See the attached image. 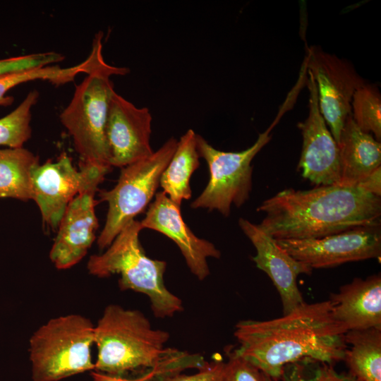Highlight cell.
<instances>
[{
	"instance_id": "obj_1",
	"label": "cell",
	"mask_w": 381,
	"mask_h": 381,
	"mask_svg": "<svg viewBox=\"0 0 381 381\" xmlns=\"http://www.w3.org/2000/svg\"><path fill=\"white\" fill-rule=\"evenodd\" d=\"M346 332L333 316L329 301L303 303L270 320H246L236 325L234 352L274 381L284 368L311 360L333 365L343 361Z\"/></svg>"
},
{
	"instance_id": "obj_2",
	"label": "cell",
	"mask_w": 381,
	"mask_h": 381,
	"mask_svg": "<svg viewBox=\"0 0 381 381\" xmlns=\"http://www.w3.org/2000/svg\"><path fill=\"white\" fill-rule=\"evenodd\" d=\"M259 226L274 239L318 238L361 226H381V196L358 187L287 188L264 200Z\"/></svg>"
},
{
	"instance_id": "obj_3",
	"label": "cell",
	"mask_w": 381,
	"mask_h": 381,
	"mask_svg": "<svg viewBox=\"0 0 381 381\" xmlns=\"http://www.w3.org/2000/svg\"><path fill=\"white\" fill-rule=\"evenodd\" d=\"M169 339L168 332L154 329L140 310L109 304L95 325L94 370L122 377L147 371L176 351L165 346Z\"/></svg>"
},
{
	"instance_id": "obj_4",
	"label": "cell",
	"mask_w": 381,
	"mask_h": 381,
	"mask_svg": "<svg viewBox=\"0 0 381 381\" xmlns=\"http://www.w3.org/2000/svg\"><path fill=\"white\" fill-rule=\"evenodd\" d=\"M142 229L140 222H129L104 253L90 257L87 269L90 274L98 277L119 274L122 290L146 295L155 317H171L183 310L181 300L164 284L167 263L145 255L139 241Z\"/></svg>"
},
{
	"instance_id": "obj_5",
	"label": "cell",
	"mask_w": 381,
	"mask_h": 381,
	"mask_svg": "<svg viewBox=\"0 0 381 381\" xmlns=\"http://www.w3.org/2000/svg\"><path fill=\"white\" fill-rule=\"evenodd\" d=\"M129 70L106 63L102 57L76 86L60 120L73 138L81 161L111 169L106 138L109 103L114 92L111 76L123 75Z\"/></svg>"
},
{
	"instance_id": "obj_6",
	"label": "cell",
	"mask_w": 381,
	"mask_h": 381,
	"mask_svg": "<svg viewBox=\"0 0 381 381\" xmlns=\"http://www.w3.org/2000/svg\"><path fill=\"white\" fill-rule=\"evenodd\" d=\"M94 330L92 322L78 314L56 317L40 326L29 341L33 381H59L94 370Z\"/></svg>"
},
{
	"instance_id": "obj_7",
	"label": "cell",
	"mask_w": 381,
	"mask_h": 381,
	"mask_svg": "<svg viewBox=\"0 0 381 381\" xmlns=\"http://www.w3.org/2000/svg\"><path fill=\"white\" fill-rule=\"evenodd\" d=\"M178 140L171 138L149 157L121 168L116 185L99 191L108 203L106 222L98 238L99 249L107 248L121 229L147 206L159 186Z\"/></svg>"
},
{
	"instance_id": "obj_8",
	"label": "cell",
	"mask_w": 381,
	"mask_h": 381,
	"mask_svg": "<svg viewBox=\"0 0 381 381\" xmlns=\"http://www.w3.org/2000/svg\"><path fill=\"white\" fill-rule=\"evenodd\" d=\"M277 122L274 121L269 128L259 134L253 145L241 152L217 150L197 134L198 152L208 165L210 180L190 207L215 210L228 217L232 205L237 207L243 205L248 200L252 188L251 162L270 140V133Z\"/></svg>"
},
{
	"instance_id": "obj_9",
	"label": "cell",
	"mask_w": 381,
	"mask_h": 381,
	"mask_svg": "<svg viewBox=\"0 0 381 381\" xmlns=\"http://www.w3.org/2000/svg\"><path fill=\"white\" fill-rule=\"evenodd\" d=\"M109 171L82 161L77 170L66 152L55 162L39 164L32 174V200L40 209L43 222L58 229L71 200L83 190L98 188Z\"/></svg>"
},
{
	"instance_id": "obj_10",
	"label": "cell",
	"mask_w": 381,
	"mask_h": 381,
	"mask_svg": "<svg viewBox=\"0 0 381 381\" xmlns=\"http://www.w3.org/2000/svg\"><path fill=\"white\" fill-rule=\"evenodd\" d=\"M305 61L315 81L320 113L338 143L353 95L366 83L350 62L318 48H309Z\"/></svg>"
},
{
	"instance_id": "obj_11",
	"label": "cell",
	"mask_w": 381,
	"mask_h": 381,
	"mask_svg": "<svg viewBox=\"0 0 381 381\" xmlns=\"http://www.w3.org/2000/svg\"><path fill=\"white\" fill-rule=\"evenodd\" d=\"M276 242L294 258L312 269L327 268L380 258L381 227L361 226L318 238L277 239Z\"/></svg>"
},
{
	"instance_id": "obj_12",
	"label": "cell",
	"mask_w": 381,
	"mask_h": 381,
	"mask_svg": "<svg viewBox=\"0 0 381 381\" xmlns=\"http://www.w3.org/2000/svg\"><path fill=\"white\" fill-rule=\"evenodd\" d=\"M307 72L309 112L307 119L298 123L303 136L298 169L304 179L317 186H339L341 179L339 146L320 113L314 78L310 72Z\"/></svg>"
},
{
	"instance_id": "obj_13",
	"label": "cell",
	"mask_w": 381,
	"mask_h": 381,
	"mask_svg": "<svg viewBox=\"0 0 381 381\" xmlns=\"http://www.w3.org/2000/svg\"><path fill=\"white\" fill-rule=\"evenodd\" d=\"M152 119L147 107H137L114 92L106 126L111 167L122 168L153 153L150 145Z\"/></svg>"
},
{
	"instance_id": "obj_14",
	"label": "cell",
	"mask_w": 381,
	"mask_h": 381,
	"mask_svg": "<svg viewBox=\"0 0 381 381\" xmlns=\"http://www.w3.org/2000/svg\"><path fill=\"white\" fill-rule=\"evenodd\" d=\"M238 225L256 250L253 257L256 267L268 275L280 296L283 315L305 303L297 277L301 274L310 275L313 269L287 253L258 224L240 218Z\"/></svg>"
},
{
	"instance_id": "obj_15",
	"label": "cell",
	"mask_w": 381,
	"mask_h": 381,
	"mask_svg": "<svg viewBox=\"0 0 381 381\" xmlns=\"http://www.w3.org/2000/svg\"><path fill=\"white\" fill-rule=\"evenodd\" d=\"M143 229H150L171 238L180 249L190 272L203 280L210 274L208 258H219L220 251L211 242L196 236L184 222L180 206L164 191L155 194L145 218Z\"/></svg>"
},
{
	"instance_id": "obj_16",
	"label": "cell",
	"mask_w": 381,
	"mask_h": 381,
	"mask_svg": "<svg viewBox=\"0 0 381 381\" xmlns=\"http://www.w3.org/2000/svg\"><path fill=\"white\" fill-rule=\"evenodd\" d=\"M97 187L80 192L68 205L58 227L49 258L59 270L78 264L95 240L98 220L95 214Z\"/></svg>"
},
{
	"instance_id": "obj_17",
	"label": "cell",
	"mask_w": 381,
	"mask_h": 381,
	"mask_svg": "<svg viewBox=\"0 0 381 381\" xmlns=\"http://www.w3.org/2000/svg\"><path fill=\"white\" fill-rule=\"evenodd\" d=\"M335 320L345 330L381 329V276L354 278L329 297Z\"/></svg>"
},
{
	"instance_id": "obj_18",
	"label": "cell",
	"mask_w": 381,
	"mask_h": 381,
	"mask_svg": "<svg viewBox=\"0 0 381 381\" xmlns=\"http://www.w3.org/2000/svg\"><path fill=\"white\" fill-rule=\"evenodd\" d=\"M341 164L339 186H358L381 167V143L370 133L362 131L351 113L347 116L338 142Z\"/></svg>"
},
{
	"instance_id": "obj_19",
	"label": "cell",
	"mask_w": 381,
	"mask_h": 381,
	"mask_svg": "<svg viewBox=\"0 0 381 381\" xmlns=\"http://www.w3.org/2000/svg\"><path fill=\"white\" fill-rule=\"evenodd\" d=\"M197 133L188 129L178 140L176 148L160 179L159 186L177 205L190 198V179L200 165Z\"/></svg>"
},
{
	"instance_id": "obj_20",
	"label": "cell",
	"mask_w": 381,
	"mask_h": 381,
	"mask_svg": "<svg viewBox=\"0 0 381 381\" xmlns=\"http://www.w3.org/2000/svg\"><path fill=\"white\" fill-rule=\"evenodd\" d=\"M343 361L355 381H381V329L349 330Z\"/></svg>"
},
{
	"instance_id": "obj_21",
	"label": "cell",
	"mask_w": 381,
	"mask_h": 381,
	"mask_svg": "<svg viewBox=\"0 0 381 381\" xmlns=\"http://www.w3.org/2000/svg\"><path fill=\"white\" fill-rule=\"evenodd\" d=\"M39 157L23 148L0 149V198L32 200V174Z\"/></svg>"
},
{
	"instance_id": "obj_22",
	"label": "cell",
	"mask_w": 381,
	"mask_h": 381,
	"mask_svg": "<svg viewBox=\"0 0 381 381\" xmlns=\"http://www.w3.org/2000/svg\"><path fill=\"white\" fill-rule=\"evenodd\" d=\"M95 57L89 54L82 63L71 67L62 68L56 65L49 66L23 73L0 76V104H10L12 97H6V93L15 86L35 80H47L55 85L71 82L81 73H88L95 66Z\"/></svg>"
},
{
	"instance_id": "obj_23",
	"label": "cell",
	"mask_w": 381,
	"mask_h": 381,
	"mask_svg": "<svg viewBox=\"0 0 381 381\" xmlns=\"http://www.w3.org/2000/svg\"><path fill=\"white\" fill-rule=\"evenodd\" d=\"M206 361L200 354L189 353L176 349L167 359L157 366L140 373L133 378L92 371V381H171L177 375L188 368L201 369Z\"/></svg>"
},
{
	"instance_id": "obj_24",
	"label": "cell",
	"mask_w": 381,
	"mask_h": 381,
	"mask_svg": "<svg viewBox=\"0 0 381 381\" xmlns=\"http://www.w3.org/2000/svg\"><path fill=\"white\" fill-rule=\"evenodd\" d=\"M38 97L37 90L30 91L13 111L0 119V145L20 148L30 139L32 109Z\"/></svg>"
},
{
	"instance_id": "obj_25",
	"label": "cell",
	"mask_w": 381,
	"mask_h": 381,
	"mask_svg": "<svg viewBox=\"0 0 381 381\" xmlns=\"http://www.w3.org/2000/svg\"><path fill=\"white\" fill-rule=\"evenodd\" d=\"M351 114L358 127L363 132L373 133L381 140V95L377 87L365 83L353 94Z\"/></svg>"
},
{
	"instance_id": "obj_26",
	"label": "cell",
	"mask_w": 381,
	"mask_h": 381,
	"mask_svg": "<svg viewBox=\"0 0 381 381\" xmlns=\"http://www.w3.org/2000/svg\"><path fill=\"white\" fill-rule=\"evenodd\" d=\"M283 381H355L350 375L339 374L332 365L311 360L286 365L281 375Z\"/></svg>"
},
{
	"instance_id": "obj_27",
	"label": "cell",
	"mask_w": 381,
	"mask_h": 381,
	"mask_svg": "<svg viewBox=\"0 0 381 381\" xmlns=\"http://www.w3.org/2000/svg\"><path fill=\"white\" fill-rule=\"evenodd\" d=\"M64 60V56L56 52L31 54L0 59V76L23 73L52 66Z\"/></svg>"
},
{
	"instance_id": "obj_28",
	"label": "cell",
	"mask_w": 381,
	"mask_h": 381,
	"mask_svg": "<svg viewBox=\"0 0 381 381\" xmlns=\"http://www.w3.org/2000/svg\"><path fill=\"white\" fill-rule=\"evenodd\" d=\"M227 356L224 381H265L263 373L234 350L228 351Z\"/></svg>"
},
{
	"instance_id": "obj_29",
	"label": "cell",
	"mask_w": 381,
	"mask_h": 381,
	"mask_svg": "<svg viewBox=\"0 0 381 381\" xmlns=\"http://www.w3.org/2000/svg\"><path fill=\"white\" fill-rule=\"evenodd\" d=\"M226 362L217 360L207 363L199 372L190 375L179 374L171 381H224Z\"/></svg>"
},
{
	"instance_id": "obj_30",
	"label": "cell",
	"mask_w": 381,
	"mask_h": 381,
	"mask_svg": "<svg viewBox=\"0 0 381 381\" xmlns=\"http://www.w3.org/2000/svg\"><path fill=\"white\" fill-rule=\"evenodd\" d=\"M358 187L375 195L381 196V167L370 174Z\"/></svg>"
},
{
	"instance_id": "obj_31",
	"label": "cell",
	"mask_w": 381,
	"mask_h": 381,
	"mask_svg": "<svg viewBox=\"0 0 381 381\" xmlns=\"http://www.w3.org/2000/svg\"><path fill=\"white\" fill-rule=\"evenodd\" d=\"M264 375V374H263ZM265 381H274L272 379H271L270 377L264 375Z\"/></svg>"
}]
</instances>
